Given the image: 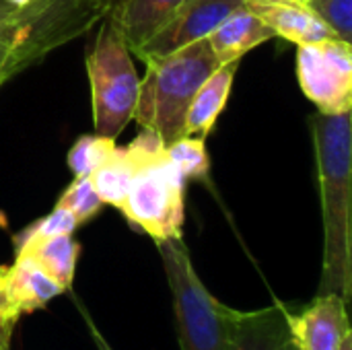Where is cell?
Returning <instances> with one entry per match:
<instances>
[{
    "mask_svg": "<svg viewBox=\"0 0 352 350\" xmlns=\"http://www.w3.org/2000/svg\"><path fill=\"white\" fill-rule=\"evenodd\" d=\"M318 182L324 221V270L320 293H352L351 186L352 128L349 113H316L311 118Z\"/></svg>",
    "mask_w": 352,
    "mask_h": 350,
    "instance_id": "obj_1",
    "label": "cell"
},
{
    "mask_svg": "<svg viewBox=\"0 0 352 350\" xmlns=\"http://www.w3.org/2000/svg\"><path fill=\"white\" fill-rule=\"evenodd\" d=\"M146 70L140 78L134 118L140 128L155 130L165 146L184 134L186 111L208 74L219 68L208 39L192 41L165 56L142 58Z\"/></svg>",
    "mask_w": 352,
    "mask_h": 350,
    "instance_id": "obj_2",
    "label": "cell"
},
{
    "mask_svg": "<svg viewBox=\"0 0 352 350\" xmlns=\"http://www.w3.org/2000/svg\"><path fill=\"white\" fill-rule=\"evenodd\" d=\"M169 283L182 350H229L235 309L223 305L194 270L184 239L155 243Z\"/></svg>",
    "mask_w": 352,
    "mask_h": 350,
    "instance_id": "obj_3",
    "label": "cell"
},
{
    "mask_svg": "<svg viewBox=\"0 0 352 350\" xmlns=\"http://www.w3.org/2000/svg\"><path fill=\"white\" fill-rule=\"evenodd\" d=\"M128 149L136 159V167L120 212L155 243L179 239L186 221L188 182L169 161L165 149L157 153Z\"/></svg>",
    "mask_w": 352,
    "mask_h": 350,
    "instance_id": "obj_4",
    "label": "cell"
},
{
    "mask_svg": "<svg viewBox=\"0 0 352 350\" xmlns=\"http://www.w3.org/2000/svg\"><path fill=\"white\" fill-rule=\"evenodd\" d=\"M87 76L95 134L118 138L134 118L140 78L132 62V52L109 17L101 21L99 33L87 54Z\"/></svg>",
    "mask_w": 352,
    "mask_h": 350,
    "instance_id": "obj_5",
    "label": "cell"
},
{
    "mask_svg": "<svg viewBox=\"0 0 352 350\" xmlns=\"http://www.w3.org/2000/svg\"><path fill=\"white\" fill-rule=\"evenodd\" d=\"M122 0H31L16 10V50L6 68V80L47 58L52 52L82 37Z\"/></svg>",
    "mask_w": 352,
    "mask_h": 350,
    "instance_id": "obj_6",
    "label": "cell"
},
{
    "mask_svg": "<svg viewBox=\"0 0 352 350\" xmlns=\"http://www.w3.org/2000/svg\"><path fill=\"white\" fill-rule=\"evenodd\" d=\"M297 80L320 113L352 109V45L328 37L297 45Z\"/></svg>",
    "mask_w": 352,
    "mask_h": 350,
    "instance_id": "obj_7",
    "label": "cell"
},
{
    "mask_svg": "<svg viewBox=\"0 0 352 350\" xmlns=\"http://www.w3.org/2000/svg\"><path fill=\"white\" fill-rule=\"evenodd\" d=\"M245 6V0H186L173 17L134 54L142 60L165 56L192 41L206 39L231 12Z\"/></svg>",
    "mask_w": 352,
    "mask_h": 350,
    "instance_id": "obj_8",
    "label": "cell"
},
{
    "mask_svg": "<svg viewBox=\"0 0 352 350\" xmlns=\"http://www.w3.org/2000/svg\"><path fill=\"white\" fill-rule=\"evenodd\" d=\"M349 301L338 293H318L301 311H289V330L297 350H340L351 338Z\"/></svg>",
    "mask_w": 352,
    "mask_h": 350,
    "instance_id": "obj_9",
    "label": "cell"
},
{
    "mask_svg": "<svg viewBox=\"0 0 352 350\" xmlns=\"http://www.w3.org/2000/svg\"><path fill=\"white\" fill-rule=\"evenodd\" d=\"M229 350H297L289 330V309L283 303L256 311H235Z\"/></svg>",
    "mask_w": 352,
    "mask_h": 350,
    "instance_id": "obj_10",
    "label": "cell"
},
{
    "mask_svg": "<svg viewBox=\"0 0 352 350\" xmlns=\"http://www.w3.org/2000/svg\"><path fill=\"white\" fill-rule=\"evenodd\" d=\"M245 6L272 29L274 37L297 45L336 37L301 0H245Z\"/></svg>",
    "mask_w": 352,
    "mask_h": 350,
    "instance_id": "obj_11",
    "label": "cell"
},
{
    "mask_svg": "<svg viewBox=\"0 0 352 350\" xmlns=\"http://www.w3.org/2000/svg\"><path fill=\"white\" fill-rule=\"evenodd\" d=\"M4 283L8 299L21 318L43 309L52 299L66 293V289L58 281H54L25 254L14 256V262L6 266Z\"/></svg>",
    "mask_w": 352,
    "mask_h": 350,
    "instance_id": "obj_12",
    "label": "cell"
},
{
    "mask_svg": "<svg viewBox=\"0 0 352 350\" xmlns=\"http://www.w3.org/2000/svg\"><path fill=\"white\" fill-rule=\"evenodd\" d=\"M272 29L262 23L248 6L231 12L206 39L219 64L239 62L248 52L272 39Z\"/></svg>",
    "mask_w": 352,
    "mask_h": 350,
    "instance_id": "obj_13",
    "label": "cell"
},
{
    "mask_svg": "<svg viewBox=\"0 0 352 350\" xmlns=\"http://www.w3.org/2000/svg\"><path fill=\"white\" fill-rule=\"evenodd\" d=\"M237 66H239V62L221 64L198 87V91H196V95H194V99L186 111V122H184V134L186 136L206 138L212 132L219 116L227 107Z\"/></svg>",
    "mask_w": 352,
    "mask_h": 350,
    "instance_id": "obj_14",
    "label": "cell"
},
{
    "mask_svg": "<svg viewBox=\"0 0 352 350\" xmlns=\"http://www.w3.org/2000/svg\"><path fill=\"white\" fill-rule=\"evenodd\" d=\"M186 0H122L107 17L120 29L126 45L134 54L142 47Z\"/></svg>",
    "mask_w": 352,
    "mask_h": 350,
    "instance_id": "obj_15",
    "label": "cell"
},
{
    "mask_svg": "<svg viewBox=\"0 0 352 350\" xmlns=\"http://www.w3.org/2000/svg\"><path fill=\"white\" fill-rule=\"evenodd\" d=\"M19 254L29 256L41 270H45L66 291L74 283L76 262L80 256V245L74 239V235H54V237L37 239L14 252V256Z\"/></svg>",
    "mask_w": 352,
    "mask_h": 350,
    "instance_id": "obj_16",
    "label": "cell"
},
{
    "mask_svg": "<svg viewBox=\"0 0 352 350\" xmlns=\"http://www.w3.org/2000/svg\"><path fill=\"white\" fill-rule=\"evenodd\" d=\"M134 167H136V159H134L132 151L128 146L116 144L111 149V153L93 169L89 179L103 204H109L120 210V206L128 194L132 175H134Z\"/></svg>",
    "mask_w": 352,
    "mask_h": 350,
    "instance_id": "obj_17",
    "label": "cell"
},
{
    "mask_svg": "<svg viewBox=\"0 0 352 350\" xmlns=\"http://www.w3.org/2000/svg\"><path fill=\"white\" fill-rule=\"evenodd\" d=\"M169 161L177 167L186 182L206 177L210 171V157L206 151V138L182 136L165 146Z\"/></svg>",
    "mask_w": 352,
    "mask_h": 350,
    "instance_id": "obj_18",
    "label": "cell"
},
{
    "mask_svg": "<svg viewBox=\"0 0 352 350\" xmlns=\"http://www.w3.org/2000/svg\"><path fill=\"white\" fill-rule=\"evenodd\" d=\"M78 227H80V223L76 221V217L70 210L56 204L52 212H47L45 217L33 221L31 225H27L25 229L14 233L12 245H14V252H19L21 248H25L27 243L37 241V239H45V237H54V235H74V231Z\"/></svg>",
    "mask_w": 352,
    "mask_h": 350,
    "instance_id": "obj_19",
    "label": "cell"
},
{
    "mask_svg": "<svg viewBox=\"0 0 352 350\" xmlns=\"http://www.w3.org/2000/svg\"><path fill=\"white\" fill-rule=\"evenodd\" d=\"M116 146V138L101 134H85L80 136L68 151L66 163L74 177H89L93 169L111 153Z\"/></svg>",
    "mask_w": 352,
    "mask_h": 350,
    "instance_id": "obj_20",
    "label": "cell"
},
{
    "mask_svg": "<svg viewBox=\"0 0 352 350\" xmlns=\"http://www.w3.org/2000/svg\"><path fill=\"white\" fill-rule=\"evenodd\" d=\"M56 204L70 210L80 225L91 221L103 208V202H101L99 194L95 192L89 177H74L70 182V186L62 192V196L58 198Z\"/></svg>",
    "mask_w": 352,
    "mask_h": 350,
    "instance_id": "obj_21",
    "label": "cell"
},
{
    "mask_svg": "<svg viewBox=\"0 0 352 350\" xmlns=\"http://www.w3.org/2000/svg\"><path fill=\"white\" fill-rule=\"evenodd\" d=\"M307 8L340 39L352 41V0H305Z\"/></svg>",
    "mask_w": 352,
    "mask_h": 350,
    "instance_id": "obj_22",
    "label": "cell"
},
{
    "mask_svg": "<svg viewBox=\"0 0 352 350\" xmlns=\"http://www.w3.org/2000/svg\"><path fill=\"white\" fill-rule=\"evenodd\" d=\"M4 278H6V266L0 264V350H10V336L21 316L14 311L8 299Z\"/></svg>",
    "mask_w": 352,
    "mask_h": 350,
    "instance_id": "obj_23",
    "label": "cell"
},
{
    "mask_svg": "<svg viewBox=\"0 0 352 350\" xmlns=\"http://www.w3.org/2000/svg\"><path fill=\"white\" fill-rule=\"evenodd\" d=\"M16 43H19V33L14 21L0 23V85L6 83V68L16 50Z\"/></svg>",
    "mask_w": 352,
    "mask_h": 350,
    "instance_id": "obj_24",
    "label": "cell"
},
{
    "mask_svg": "<svg viewBox=\"0 0 352 350\" xmlns=\"http://www.w3.org/2000/svg\"><path fill=\"white\" fill-rule=\"evenodd\" d=\"M87 324H89V332H91V336H93V340H95V344H97V349L99 350H111V347L105 342V338L101 336V332L93 326V322L87 318Z\"/></svg>",
    "mask_w": 352,
    "mask_h": 350,
    "instance_id": "obj_25",
    "label": "cell"
},
{
    "mask_svg": "<svg viewBox=\"0 0 352 350\" xmlns=\"http://www.w3.org/2000/svg\"><path fill=\"white\" fill-rule=\"evenodd\" d=\"M14 17H16V8L0 0V23H4V21H14Z\"/></svg>",
    "mask_w": 352,
    "mask_h": 350,
    "instance_id": "obj_26",
    "label": "cell"
},
{
    "mask_svg": "<svg viewBox=\"0 0 352 350\" xmlns=\"http://www.w3.org/2000/svg\"><path fill=\"white\" fill-rule=\"evenodd\" d=\"M2 2H6V4H10V6H14L16 10H21V8H25L27 4H31V0H2Z\"/></svg>",
    "mask_w": 352,
    "mask_h": 350,
    "instance_id": "obj_27",
    "label": "cell"
},
{
    "mask_svg": "<svg viewBox=\"0 0 352 350\" xmlns=\"http://www.w3.org/2000/svg\"><path fill=\"white\" fill-rule=\"evenodd\" d=\"M340 350H352V336L346 340V342H344V344H342V349Z\"/></svg>",
    "mask_w": 352,
    "mask_h": 350,
    "instance_id": "obj_28",
    "label": "cell"
},
{
    "mask_svg": "<svg viewBox=\"0 0 352 350\" xmlns=\"http://www.w3.org/2000/svg\"><path fill=\"white\" fill-rule=\"evenodd\" d=\"M301 2H305V0H301Z\"/></svg>",
    "mask_w": 352,
    "mask_h": 350,
    "instance_id": "obj_29",
    "label": "cell"
}]
</instances>
